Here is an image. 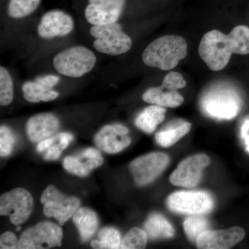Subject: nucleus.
Returning <instances> with one entry per match:
<instances>
[{"mask_svg":"<svg viewBox=\"0 0 249 249\" xmlns=\"http://www.w3.org/2000/svg\"><path fill=\"white\" fill-rule=\"evenodd\" d=\"M73 222L78 229L83 242L89 240L94 235L98 227L97 215L88 208L77 210L73 215Z\"/></svg>","mask_w":249,"mask_h":249,"instance_id":"nucleus-21","label":"nucleus"},{"mask_svg":"<svg viewBox=\"0 0 249 249\" xmlns=\"http://www.w3.org/2000/svg\"><path fill=\"white\" fill-rule=\"evenodd\" d=\"M24 97L29 102L37 103L49 102L56 99L59 93L53 89V88L46 84L40 77L34 81H27L22 87Z\"/></svg>","mask_w":249,"mask_h":249,"instance_id":"nucleus-19","label":"nucleus"},{"mask_svg":"<svg viewBox=\"0 0 249 249\" xmlns=\"http://www.w3.org/2000/svg\"><path fill=\"white\" fill-rule=\"evenodd\" d=\"M96 57L92 51L75 46L62 51L54 57L53 63L60 74L71 78H80L93 70Z\"/></svg>","mask_w":249,"mask_h":249,"instance_id":"nucleus-3","label":"nucleus"},{"mask_svg":"<svg viewBox=\"0 0 249 249\" xmlns=\"http://www.w3.org/2000/svg\"><path fill=\"white\" fill-rule=\"evenodd\" d=\"M147 237H148L145 231L139 228H133L129 231L123 240H121L119 249H145L147 245Z\"/></svg>","mask_w":249,"mask_h":249,"instance_id":"nucleus-28","label":"nucleus"},{"mask_svg":"<svg viewBox=\"0 0 249 249\" xmlns=\"http://www.w3.org/2000/svg\"><path fill=\"white\" fill-rule=\"evenodd\" d=\"M124 4L125 0H89L85 10V18L92 25L117 22Z\"/></svg>","mask_w":249,"mask_h":249,"instance_id":"nucleus-13","label":"nucleus"},{"mask_svg":"<svg viewBox=\"0 0 249 249\" xmlns=\"http://www.w3.org/2000/svg\"><path fill=\"white\" fill-rule=\"evenodd\" d=\"M168 156L162 152H152L132 160L129 165L134 181L143 186L152 182L169 163Z\"/></svg>","mask_w":249,"mask_h":249,"instance_id":"nucleus-11","label":"nucleus"},{"mask_svg":"<svg viewBox=\"0 0 249 249\" xmlns=\"http://www.w3.org/2000/svg\"><path fill=\"white\" fill-rule=\"evenodd\" d=\"M209 223L206 218L195 214L187 217L183 222V229L187 237L192 242L196 240L199 235L209 230Z\"/></svg>","mask_w":249,"mask_h":249,"instance_id":"nucleus-27","label":"nucleus"},{"mask_svg":"<svg viewBox=\"0 0 249 249\" xmlns=\"http://www.w3.org/2000/svg\"><path fill=\"white\" fill-rule=\"evenodd\" d=\"M62 235L61 228L57 224L50 222H40L22 232L19 249H50L60 246Z\"/></svg>","mask_w":249,"mask_h":249,"instance_id":"nucleus-10","label":"nucleus"},{"mask_svg":"<svg viewBox=\"0 0 249 249\" xmlns=\"http://www.w3.org/2000/svg\"><path fill=\"white\" fill-rule=\"evenodd\" d=\"M62 150H64V149L62 148L58 141V143L56 144L55 142L52 146L46 150L44 158H45V160H57L60 157V156L61 155Z\"/></svg>","mask_w":249,"mask_h":249,"instance_id":"nucleus-32","label":"nucleus"},{"mask_svg":"<svg viewBox=\"0 0 249 249\" xmlns=\"http://www.w3.org/2000/svg\"><path fill=\"white\" fill-rule=\"evenodd\" d=\"M205 113L214 119H233L240 112L242 100L236 90L229 85H214L204 93L201 101Z\"/></svg>","mask_w":249,"mask_h":249,"instance_id":"nucleus-2","label":"nucleus"},{"mask_svg":"<svg viewBox=\"0 0 249 249\" xmlns=\"http://www.w3.org/2000/svg\"><path fill=\"white\" fill-rule=\"evenodd\" d=\"M90 34L95 38L93 47L101 53L119 55L127 53L132 47V39L117 22L93 25Z\"/></svg>","mask_w":249,"mask_h":249,"instance_id":"nucleus-5","label":"nucleus"},{"mask_svg":"<svg viewBox=\"0 0 249 249\" xmlns=\"http://www.w3.org/2000/svg\"><path fill=\"white\" fill-rule=\"evenodd\" d=\"M41 0H10L7 13L15 19L27 17L38 7Z\"/></svg>","mask_w":249,"mask_h":249,"instance_id":"nucleus-25","label":"nucleus"},{"mask_svg":"<svg viewBox=\"0 0 249 249\" xmlns=\"http://www.w3.org/2000/svg\"><path fill=\"white\" fill-rule=\"evenodd\" d=\"M198 51L203 61L213 71L225 68L232 53L229 36L218 30L209 31L203 36Z\"/></svg>","mask_w":249,"mask_h":249,"instance_id":"nucleus-4","label":"nucleus"},{"mask_svg":"<svg viewBox=\"0 0 249 249\" xmlns=\"http://www.w3.org/2000/svg\"><path fill=\"white\" fill-rule=\"evenodd\" d=\"M246 235L245 230L240 227L222 231L207 230L203 232L196 239L198 249H227L232 248Z\"/></svg>","mask_w":249,"mask_h":249,"instance_id":"nucleus-16","label":"nucleus"},{"mask_svg":"<svg viewBox=\"0 0 249 249\" xmlns=\"http://www.w3.org/2000/svg\"><path fill=\"white\" fill-rule=\"evenodd\" d=\"M57 141V137H50L39 142L37 147V151L38 152H45L47 149L52 146Z\"/></svg>","mask_w":249,"mask_h":249,"instance_id":"nucleus-34","label":"nucleus"},{"mask_svg":"<svg viewBox=\"0 0 249 249\" xmlns=\"http://www.w3.org/2000/svg\"><path fill=\"white\" fill-rule=\"evenodd\" d=\"M129 130L123 124H114L104 126L94 137L98 148L109 154L122 151L131 143Z\"/></svg>","mask_w":249,"mask_h":249,"instance_id":"nucleus-15","label":"nucleus"},{"mask_svg":"<svg viewBox=\"0 0 249 249\" xmlns=\"http://www.w3.org/2000/svg\"><path fill=\"white\" fill-rule=\"evenodd\" d=\"M19 241L12 232L6 231L0 237V248L1 249H19Z\"/></svg>","mask_w":249,"mask_h":249,"instance_id":"nucleus-31","label":"nucleus"},{"mask_svg":"<svg viewBox=\"0 0 249 249\" xmlns=\"http://www.w3.org/2000/svg\"><path fill=\"white\" fill-rule=\"evenodd\" d=\"M58 137L59 142L62 147L64 150L68 147L70 145V142L73 140V135L70 133H67V132H63V133H60L57 135Z\"/></svg>","mask_w":249,"mask_h":249,"instance_id":"nucleus-35","label":"nucleus"},{"mask_svg":"<svg viewBox=\"0 0 249 249\" xmlns=\"http://www.w3.org/2000/svg\"><path fill=\"white\" fill-rule=\"evenodd\" d=\"M41 203L44 204V213L48 217H53L63 225L74 214L79 208L80 201L75 196L62 195L52 185L42 193Z\"/></svg>","mask_w":249,"mask_h":249,"instance_id":"nucleus-9","label":"nucleus"},{"mask_svg":"<svg viewBox=\"0 0 249 249\" xmlns=\"http://www.w3.org/2000/svg\"><path fill=\"white\" fill-rule=\"evenodd\" d=\"M165 111V108L160 106L156 105L149 106L136 118V126L146 133H152L158 124L164 121Z\"/></svg>","mask_w":249,"mask_h":249,"instance_id":"nucleus-22","label":"nucleus"},{"mask_svg":"<svg viewBox=\"0 0 249 249\" xmlns=\"http://www.w3.org/2000/svg\"><path fill=\"white\" fill-rule=\"evenodd\" d=\"M14 99L12 77L5 67H0V105L7 106Z\"/></svg>","mask_w":249,"mask_h":249,"instance_id":"nucleus-29","label":"nucleus"},{"mask_svg":"<svg viewBox=\"0 0 249 249\" xmlns=\"http://www.w3.org/2000/svg\"><path fill=\"white\" fill-rule=\"evenodd\" d=\"M211 160L204 154L188 157L178 164L170 176V182L177 186L192 188L199 183L204 168L209 165Z\"/></svg>","mask_w":249,"mask_h":249,"instance_id":"nucleus-12","label":"nucleus"},{"mask_svg":"<svg viewBox=\"0 0 249 249\" xmlns=\"http://www.w3.org/2000/svg\"><path fill=\"white\" fill-rule=\"evenodd\" d=\"M21 229V227H18L17 228V231H19Z\"/></svg>","mask_w":249,"mask_h":249,"instance_id":"nucleus-36","label":"nucleus"},{"mask_svg":"<svg viewBox=\"0 0 249 249\" xmlns=\"http://www.w3.org/2000/svg\"><path fill=\"white\" fill-rule=\"evenodd\" d=\"M99 240L91 242L93 249H119L121 237L119 231L113 227H106L98 233Z\"/></svg>","mask_w":249,"mask_h":249,"instance_id":"nucleus-26","label":"nucleus"},{"mask_svg":"<svg viewBox=\"0 0 249 249\" xmlns=\"http://www.w3.org/2000/svg\"><path fill=\"white\" fill-rule=\"evenodd\" d=\"M241 138L245 142L246 151L249 154V117L244 121L241 127Z\"/></svg>","mask_w":249,"mask_h":249,"instance_id":"nucleus-33","label":"nucleus"},{"mask_svg":"<svg viewBox=\"0 0 249 249\" xmlns=\"http://www.w3.org/2000/svg\"><path fill=\"white\" fill-rule=\"evenodd\" d=\"M34 199L29 191L16 188L0 197V214L9 216L13 224L19 226L26 222L32 213Z\"/></svg>","mask_w":249,"mask_h":249,"instance_id":"nucleus-7","label":"nucleus"},{"mask_svg":"<svg viewBox=\"0 0 249 249\" xmlns=\"http://www.w3.org/2000/svg\"><path fill=\"white\" fill-rule=\"evenodd\" d=\"M73 27L74 22L70 15L60 10H52L41 18L37 34L45 39L63 37L70 34Z\"/></svg>","mask_w":249,"mask_h":249,"instance_id":"nucleus-14","label":"nucleus"},{"mask_svg":"<svg viewBox=\"0 0 249 249\" xmlns=\"http://www.w3.org/2000/svg\"><path fill=\"white\" fill-rule=\"evenodd\" d=\"M191 124L183 120L171 121L165 128L156 134V141L160 146L168 147L176 143L191 131Z\"/></svg>","mask_w":249,"mask_h":249,"instance_id":"nucleus-20","label":"nucleus"},{"mask_svg":"<svg viewBox=\"0 0 249 249\" xmlns=\"http://www.w3.org/2000/svg\"><path fill=\"white\" fill-rule=\"evenodd\" d=\"M186 86V81L181 73L171 71L164 77L160 87L147 89L142 94L145 102L163 107H177L183 103V97L178 89Z\"/></svg>","mask_w":249,"mask_h":249,"instance_id":"nucleus-6","label":"nucleus"},{"mask_svg":"<svg viewBox=\"0 0 249 249\" xmlns=\"http://www.w3.org/2000/svg\"><path fill=\"white\" fill-rule=\"evenodd\" d=\"M186 41L179 36L166 35L147 46L142 54L145 65L163 71L173 70L187 55Z\"/></svg>","mask_w":249,"mask_h":249,"instance_id":"nucleus-1","label":"nucleus"},{"mask_svg":"<svg viewBox=\"0 0 249 249\" xmlns=\"http://www.w3.org/2000/svg\"><path fill=\"white\" fill-rule=\"evenodd\" d=\"M147 237L151 240L173 237L175 229L172 224L160 214H152L144 224Z\"/></svg>","mask_w":249,"mask_h":249,"instance_id":"nucleus-23","label":"nucleus"},{"mask_svg":"<svg viewBox=\"0 0 249 249\" xmlns=\"http://www.w3.org/2000/svg\"><path fill=\"white\" fill-rule=\"evenodd\" d=\"M231 44L232 53L239 55L249 54V28L238 25L232 29L229 34Z\"/></svg>","mask_w":249,"mask_h":249,"instance_id":"nucleus-24","label":"nucleus"},{"mask_svg":"<svg viewBox=\"0 0 249 249\" xmlns=\"http://www.w3.org/2000/svg\"><path fill=\"white\" fill-rule=\"evenodd\" d=\"M16 142V137L7 126L1 125L0 127V155L7 157L11 155Z\"/></svg>","mask_w":249,"mask_h":249,"instance_id":"nucleus-30","label":"nucleus"},{"mask_svg":"<svg viewBox=\"0 0 249 249\" xmlns=\"http://www.w3.org/2000/svg\"><path fill=\"white\" fill-rule=\"evenodd\" d=\"M213 205L211 196L202 191L177 192L167 199V206L170 211L191 215L207 213L213 209Z\"/></svg>","mask_w":249,"mask_h":249,"instance_id":"nucleus-8","label":"nucleus"},{"mask_svg":"<svg viewBox=\"0 0 249 249\" xmlns=\"http://www.w3.org/2000/svg\"><path fill=\"white\" fill-rule=\"evenodd\" d=\"M103 163V159L100 152L96 149L89 147L79 155L67 157L63 160V167L69 173L77 176L85 177Z\"/></svg>","mask_w":249,"mask_h":249,"instance_id":"nucleus-17","label":"nucleus"},{"mask_svg":"<svg viewBox=\"0 0 249 249\" xmlns=\"http://www.w3.org/2000/svg\"><path fill=\"white\" fill-rule=\"evenodd\" d=\"M59 128L58 118L51 113H42L32 116L28 120L26 130L29 140L40 142L56 133Z\"/></svg>","mask_w":249,"mask_h":249,"instance_id":"nucleus-18","label":"nucleus"}]
</instances>
